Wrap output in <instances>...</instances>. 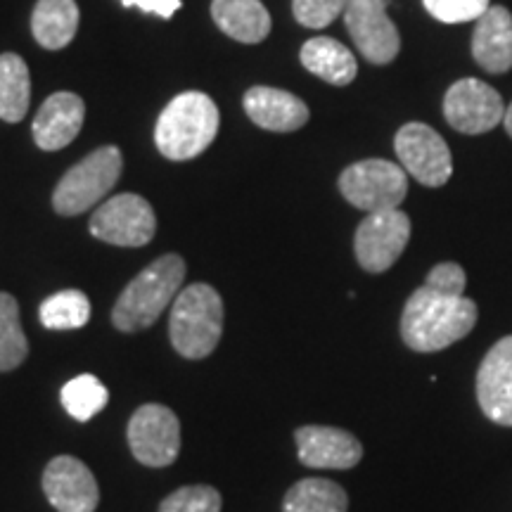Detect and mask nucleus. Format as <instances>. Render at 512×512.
I'll list each match as a JSON object with an SVG mask.
<instances>
[{
	"mask_svg": "<svg viewBox=\"0 0 512 512\" xmlns=\"http://www.w3.org/2000/svg\"><path fill=\"white\" fill-rule=\"evenodd\" d=\"M475 325L477 304L472 299L422 285L403 309L401 337L413 351L434 354L470 335Z\"/></svg>",
	"mask_w": 512,
	"mask_h": 512,
	"instance_id": "f257e3e1",
	"label": "nucleus"
},
{
	"mask_svg": "<svg viewBox=\"0 0 512 512\" xmlns=\"http://www.w3.org/2000/svg\"><path fill=\"white\" fill-rule=\"evenodd\" d=\"M185 280V261L178 254H164L143 268L112 309V323L121 332L152 328L169 304L176 302Z\"/></svg>",
	"mask_w": 512,
	"mask_h": 512,
	"instance_id": "f03ea898",
	"label": "nucleus"
},
{
	"mask_svg": "<svg viewBox=\"0 0 512 512\" xmlns=\"http://www.w3.org/2000/svg\"><path fill=\"white\" fill-rule=\"evenodd\" d=\"M219 121V107L207 93L190 91L176 95L157 119V150L174 162L202 155L214 143Z\"/></svg>",
	"mask_w": 512,
	"mask_h": 512,
	"instance_id": "7ed1b4c3",
	"label": "nucleus"
},
{
	"mask_svg": "<svg viewBox=\"0 0 512 512\" xmlns=\"http://www.w3.org/2000/svg\"><path fill=\"white\" fill-rule=\"evenodd\" d=\"M169 335L183 358H207L223 335V299L207 283H195L181 290L171 304Z\"/></svg>",
	"mask_w": 512,
	"mask_h": 512,
	"instance_id": "20e7f679",
	"label": "nucleus"
},
{
	"mask_svg": "<svg viewBox=\"0 0 512 512\" xmlns=\"http://www.w3.org/2000/svg\"><path fill=\"white\" fill-rule=\"evenodd\" d=\"M124 159H121L119 147L107 145L95 150L93 155L74 164L62 181L57 183L53 195V207L62 216H79L107 197L114 185H117Z\"/></svg>",
	"mask_w": 512,
	"mask_h": 512,
	"instance_id": "39448f33",
	"label": "nucleus"
},
{
	"mask_svg": "<svg viewBox=\"0 0 512 512\" xmlns=\"http://www.w3.org/2000/svg\"><path fill=\"white\" fill-rule=\"evenodd\" d=\"M339 190L349 204L368 214L399 209V204L406 200L408 174L387 159H366L344 169L339 176Z\"/></svg>",
	"mask_w": 512,
	"mask_h": 512,
	"instance_id": "423d86ee",
	"label": "nucleus"
},
{
	"mask_svg": "<svg viewBox=\"0 0 512 512\" xmlns=\"http://www.w3.org/2000/svg\"><path fill=\"white\" fill-rule=\"evenodd\" d=\"M91 235L117 247H143L155 238L157 219L145 197L124 192L114 195L95 211Z\"/></svg>",
	"mask_w": 512,
	"mask_h": 512,
	"instance_id": "0eeeda50",
	"label": "nucleus"
},
{
	"mask_svg": "<svg viewBox=\"0 0 512 512\" xmlns=\"http://www.w3.org/2000/svg\"><path fill=\"white\" fill-rule=\"evenodd\" d=\"M128 446L147 467H166L181 451V422L162 403H145L128 422Z\"/></svg>",
	"mask_w": 512,
	"mask_h": 512,
	"instance_id": "6e6552de",
	"label": "nucleus"
},
{
	"mask_svg": "<svg viewBox=\"0 0 512 512\" xmlns=\"http://www.w3.org/2000/svg\"><path fill=\"white\" fill-rule=\"evenodd\" d=\"M411 240V219L401 209L373 211L356 230L358 264L368 273H384L396 264Z\"/></svg>",
	"mask_w": 512,
	"mask_h": 512,
	"instance_id": "1a4fd4ad",
	"label": "nucleus"
},
{
	"mask_svg": "<svg viewBox=\"0 0 512 512\" xmlns=\"http://www.w3.org/2000/svg\"><path fill=\"white\" fill-rule=\"evenodd\" d=\"M396 157L406 174L427 188H441L453 174L446 140L427 124H406L394 138Z\"/></svg>",
	"mask_w": 512,
	"mask_h": 512,
	"instance_id": "9d476101",
	"label": "nucleus"
},
{
	"mask_svg": "<svg viewBox=\"0 0 512 512\" xmlns=\"http://www.w3.org/2000/svg\"><path fill=\"white\" fill-rule=\"evenodd\" d=\"M389 0H349L344 10L347 24L358 53L373 64H389L399 55V29L387 15Z\"/></svg>",
	"mask_w": 512,
	"mask_h": 512,
	"instance_id": "9b49d317",
	"label": "nucleus"
},
{
	"mask_svg": "<svg viewBox=\"0 0 512 512\" xmlns=\"http://www.w3.org/2000/svg\"><path fill=\"white\" fill-rule=\"evenodd\" d=\"M444 117L456 131L467 136L491 131L505 117L501 93L479 79H460L448 88L444 98Z\"/></svg>",
	"mask_w": 512,
	"mask_h": 512,
	"instance_id": "f8f14e48",
	"label": "nucleus"
},
{
	"mask_svg": "<svg viewBox=\"0 0 512 512\" xmlns=\"http://www.w3.org/2000/svg\"><path fill=\"white\" fill-rule=\"evenodd\" d=\"M43 491L57 512H95L100 489L93 472L74 456H57L43 472Z\"/></svg>",
	"mask_w": 512,
	"mask_h": 512,
	"instance_id": "ddd939ff",
	"label": "nucleus"
},
{
	"mask_svg": "<svg viewBox=\"0 0 512 512\" xmlns=\"http://www.w3.org/2000/svg\"><path fill=\"white\" fill-rule=\"evenodd\" d=\"M477 399L486 418L512 427V335L484 356L477 370Z\"/></svg>",
	"mask_w": 512,
	"mask_h": 512,
	"instance_id": "4468645a",
	"label": "nucleus"
},
{
	"mask_svg": "<svg viewBox=\"0 0 512 512\" xmlns=\"http://www.w3.org/2000/svg\"><path fill=\"white\" fill-rule=\"evenodd\" d=\"M299 460L313 470H349L361 463L363 446L354 434L339 427L309 425L294 434Z\"/></svg>",
	"mask_w": 512,
	"mask_h": 512,
	"instance_id": "2eb2a0df",
	"label": "nucleus"
},
{
	"mask_svg": "<svg viewBox=\"0 0 512 512\" xmlns=\"http://www.w3.org/2000/svg\"><path fill=\"white\" fill-rule=\"evenodd\" d=\"M86 105L76 93L60 91L43 102L34 119V140L41 150L55 152L79 136Z\"/></svg>",
	"mask_w": 512,
	"mask_h": 512,
	"instance_id": "dca6fc26",
	"label": "nucleus"
},
{
	"mask_svg": "<svg viewBox=\"0 0 512 512\" xmlns=\"http://www.w3.org/2000/svg\"><path fill=\"white\" fill-rule=\"evenodd\" d=\"M245 112L256 126L278 133L297 131L309 121V107L297 95L266 86L249 88L245 93Z\"/></svg>",
	"mask_w": 512,
	"mask_h": 512,
	"instance_id": "f3484780",
	"label": "nucleus"
},
{
	"mask_svg": "<svg viewBox=\"0 0 512 512\" xmlns=\"http://www.w3.org/2000/svg\"><path fill=\"white\" fill-rule=\"evenodd\" d=\"M472 55L479 67L491 74H505L512 69V15L503 5H491L477 19Z\"/></svg>",
	"mask_w": 512,
	"mask_h": 512,
	"instance_id": "a211bd4d",
	"label": "nucleus"
},
{
	"mask_svg": "<svg viewBox=\"0 0 512 512\" xmlns=\"http://www.w3.org/2000/svg\"><path fill=\"white\" fill-rule=\"evenodd\" d=\"M211 17L223 34L240 43H261L271 34V15L261 0H214Z\"/></svg>",
	"mask_w": 512,
	"mask_h": 512,
	"instance_id": "6ab92c4d",
	"label": "nucleus"
},
{
	"mask_svg": "<svg viewBox=\"0 0 512 512\" xmlns=\"http://www.w3.org/2000/svg\"><path fill=\"white\" fill-rule=\"evenodd\" d=\"M79 29V8L74 0H38L31 15V31L38 46L62 50L74 41Z\"/></svg>",
	"mask_w": 512,
	"mask_h": 512,
	"instance_id": "aec40b11",
	"label": "nucleus"
},
{
	"mask_svg": "<svg viewBox=\"0 0 512 512\" xmlns=\"http://www.w3.org/2000/svg\"><path fill=\"white\" fill-rule=\"evenodd\" d=\"M302 64L311 74L332 86H347L356 79L358 64L354 53L335 38H311L302 48Z\"/></svg>",
	"mask_w": 512,
	"mask_h": 512,
	"instance_id": "412c9836",
	"label": "nucleus"
},
{
	"mask_svg": "<svg viewBox=\"0 0 512 512\" xmlns=\"http://www.w3.org/2000/svg\"><path fill=\"white\" fill-rule=\"evenodd\" d=\"M31 102V74L15 53L0 55V119L17 124L27 117Z\"/></svg>",
	"mask_w": 512,
	"mask_h": 512,
	"instance_id": "4be33fe9",
	"label": "nucleus"
},
{
	"mask_svg": "<svg viewBox=\"0 0 512 512\" xmlns=\"http://www.w3.org/2000/svg\"><path fill=\"white\" fill-rule=\"evenodd\" d=\"M349 498L342 486L330 479H302L287 491L283 512H347Z\"/></svg>",
	"mask_w": 512,
	"mask_h": 512,
	"instance_id": "5701e85b",
	"label": "nucleus"
},
{
	"mask_svg": "<svg viewBox=\"0 0 512 512\" xmlns=\"http://www.w3.org/2000/svg\"><path fill=\"white\" fill-rule=\"evenodd\" d=\"M29 342L19 320V304L8 292H0V373L15 370L27 361Z\"/></svg>",
	"mask_w": 512,
	"mask_h": 512,
	"instance_id": "b1692460",
	"label": "nucleus"
},
{
	"mask_svg": "<svg viewBox=\"0 0 512 512\" xmlns=\"http://www.w3.org/2000/svg\"><path fill=\"white\" fill-rule=\"evenodd\" d=\"M38 316L48 330H79L91 320V299L81 290H62L41 304Z\"/></svg>",
	"mask_w": 512,
	"mask_h": 512,
	"instance_id": "393cba45",
	"label": "nucleus"
},
{
	"mask_svg": "<svg viewBox=\"0 0 512 512\" xmlns=\"http://www.w3.org/2000/svg\"><path fill=\"white\" fill-rule=\"evenodd\" d=\"M110 401V392L95 375H79L62 387V406L74 420L88 422Z\"/></svg>",
	"mask_w": 512,
	"mask_h": 512,
	"instance_id": "a878e982",
	"label": "nucleus"
},
{
	"mask_svg": "<svg viewBox=\"0 0 512 512\" xmlns=\"http://www.w3.org/2000/svg\"><path fill=\"white\" fill-rule=\"evenodd\" d=\"M221 505V494L214 486L197 484L183 486V489L166 496L159 505V512H221Z\"/></svg>",
	"mask_w": 512,
	"mask_h": 512,
	"instance_id": "bb28decb",
	"label": "nucleus"
},
{
	"mask_svg": "<svg viewBox=\"0 0 512 512\" xmlns=\"http://www.w3.org/2000/svg\"><path fill=\"white\" fill-rule=\"evenodd\" d=\"M422 3L434 19L444 24H463L472 19L477 22L491 8L489 0H422Z\"/></svg>",
	"mask_w": 512,
	"mask_h": 512,
	"instance_id": "cd10ccee",
	"label": "nucleus"
},
{
	"mask_svg": "<svg viewBox=\"0 0 512 512\" xmlns=\"http://www.w3.org/2000/svg\"><path fill=\"white\" fill-rule=\"evenodd\" d=\"M349 0H292L294 17L309 29H323L344 15Z\"/></svg>",
	"mask_w": 512,
	"mask_h": 512,
	"instance_id": "c85d7f7f",
	"label": "nucleus"
},
{
	"mask_svg": "<svg viewBox=\"0 0 512 512\" xmlns=\"http://www.w3.org/2000/svg\"><path fill=\"white\" fill-rule=\"evenodd\" d=\"M465 283H467L465 271L458 264H451V261L434 266L425 280V285L432 287V290H439L446 294H458V297L465 292Z\"/></svg>",
	"mask_w": 512,
	"mask_h": 512,
	"instance_id": "c756f323",
	"label": "nucleus"
},
{
	"mask_svg": "<svg viewBox=\"0 0 512 512\" xmlns=\"http://www.w3.org/2000/svg\"><path fill=\"white\" fill-rule=\"evenodd\" d=\"M124 8H140L143 12H152L164 19L174 17V12L181 8V0H121Z\"/></svg>",
	"mask_w": 512,
	"mask_h": 512,
	"instance_id": "7c9ffc66",
	"label": "nucleus"
},
{
	"mask_svg": "<svg viewBox=\"0 0 512 512\" xmlns=\"http://www.w3.org/2000/svg\"><path fill=\"white\" fill-rule=\"evenodd\" d=\"M503 124H505V131H508V136L512 138V105L505 110V117H503Z\"/></svg>",
	"mask_w": 512,
	"mask_h": 512,
	"instance_id": "2f4dec72",
	"label": "nucleus"
}]
</instances>
